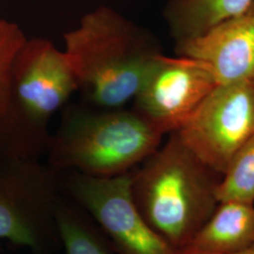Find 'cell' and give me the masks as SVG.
I'll use <instances>...</instances> for the list:
<instances>
[{"instance_id": "1", "label": "cell", "mask_w": 254, "mask_h": 254, "mask_svg": "<svg viewBox=\"0 0 254 254\" xmlns=\"http://www.w3.org/2000/svg\"><path fill=\"white\" fill-rule=\"evenodd\" d=\"M221 177L173 132L130 173V194L147 224L182 252L217 208Z\"/></svg>"}, {"instance_id": "2", "label": "cell", "mask_w": 254, "mask_h": 254, "mask_svg": "<svg viewBox=\"0 0 254 254\" xmlns=\"http://www.w3.org/2000/svg\"><path fill=\"white\" fill-rule=\"evenodd\" d=\"M64 40L78 91L102 109L133 100L160 54L147 32L107 6L86 13Z\"/></svg>"}, {"instance_id": "3", "label": "cell", "mask_w": 254, "mask_h": 254, "mask_svg": "<svg viewBox=\"0 0 254 254\" xmlns=\"http://www.w3.org/2000/svg\"><path fill=\"white\" fill-rule=\"evenodd\" d=\"M75 91L77 81L65 52L47 39H27L14 60L0 120V163L46 154L50 121Z\"/></svg>"}, {"instance_id": "4", "label": "cell", "mask_w": 254, "mask_h": 254, "mask_svg": "<svg viewBox=\"0 0 254 254\" xmlns=\"http://www.w3.org/2000/svg\"><path fill=\"white\" fill-rule=\"evenodd\" d=\"M163 136L133 109L73 107L51 136L47 164L60 173L120 176L154 153Z\"/></svg>"}, {"instance_id": "5", "label": "cell", "mask_w": 254, "mask_h": 254, "mask_svg": "<svg viewBox=\"0 0 254 254\" xmlns=\"http://www.w3.org/2000/svg\"><path fill=\"white\" fill-rule=\"evenodd\" d=\"M64 173L40 159L0 163V241L49 254L62 247L57 214Z\"/></svg>"}, {"instance_id": "6", "label": "cell", "mask_w": 254, "mask_h": 254, "mask_svg": "<svg viewBox=\"0 0 254 254\" xmlns=\"http://www.w3.org/2000/svg\"><path fill=\"white\" fill-rule=\"evenodd\" d=\"M66 173L65 196L95 221L115 254H182L138 213L130 194V173L115 177Z\"/></svg>"}, {"instance_id": "7", "label": "cell", "mask_w": 254, "mask_h": 254, "mask_svg": "<svg viewBox=\"0 0 254 254\" xmlns=\"http://www.w3.org/2000/svg\"><path fill=\"white\" fill-rule=\"evenodd\" d=\"M176 133L201 162L223 174L254 135V82L218 85Z\"/></svg>"}, {"instance_id": "8", "label": "cell", "mask_w": 254, "mask_h": 254, "mask_svg": "<svg viewBox=\"0 0 254 254\" xmlns=\"http://www.w3.org/2000/svg\"><path fill=\"white\" fill-rule=\"evenodd\" d=\"M218 83L199 60L158 55L134 97L133 110L163 135L177 132Z\"/></svg>"}, {"instance_id": "9", "label": "cell", "mask_w": 254, "mask_h": 254, "mask_svg": "<svg viewBox=\"0 0 254 254\" xmlns=\"http://www.w3.org/2000/svg\"><path fill=\"white\" fill-rule=\"evenodd\" d=\"M178 56L208 66L218 85L254 82V11L226 21L199 37L176 43Z\"/></svg>"}, {"instance_id": "10", "label": "cell", "mask_w": 254, "mask_h": 254, "mask_svg": "<svg viewBox=\"0 0 254 254\" xmlns=\"http://www.w3.org/2000/svg\"><path fill=\"white\" fill-rule=\"evenodd\" d=\"M254 241V204L220 201L212 216L182 252L231 254Z\"/></svg>"}, {"instance_id": "11", "label": "cell", "mask_w": 254, "mask_h": 254, "mask_svg": "<svg viewBox=\"0 0 254 254\" xmlns=\"http://www.w3.org/2000/svg\"><path fill=\"white\" fill-rule=\"evenodd\" d=\"M254 0H169L164 15L176 43L200 36L252 8Z\"/></svg>"}, {"instance_id": "12", "label": "cell", "mask_w": 254, "mask_h": 254, "mask_svg": "<svg viewBox=\"0 0 254 254\" xmlns=\"http://www.w3.org/2000/svg\"><path fill=\"white\" fill-rule=\"evenodd\" d=\"M57 223L64 254H115L95 221L66 196L58 209Z\"/></svg>"}, {"instance_id": "13", "label": "cell", "mask_w": 254, "mask_h": 254, "mask_svg": "<svg viewBox=\"0 0 254 254\" xmlns=\"http://www.w3.org/2000/svg\"><path fill=\"white\" fill-rule=\"evenodd\" d=\"M217 194L219 202L236 200L254 204V135L230 161Z\"/></svg>"}, {"instance_id": "14", "label": "cell", "mask_w": 254, "mask_h": 254, "mask_svg": "<svg viewBox=\"0 0 254 254\" xmlns=\"http://www.w3.org/2000/svg\"><path fill=\"white\" fill-rule=\"evenodd\" d=\"M26 40L17 24L0 19V120L7 109L14 60Z\"/></svg>"}, {"instance_id": "15", "label": "cell", "mask_w": 254, "mask_h": 254, "mask_svg": "<svg viewBox=\"0 0 254 254\" xmlns=\"http://www.w3.org/2000/svg\"><path fill=\"white\" fill-rule=\"evenodd\" d=\"M181 253L182 254H199V253H191V252H181ZM231 254H254V241L251 245L242 249L241 251H238L236 253Z\"/></svg>"}, {"instance_id": "16", "label": "cell", "mask_w": 254, "mask_h": 254, "mask_svg": "<svg viewBox=\"0 0 254 254\" xmlns=\"http://www.w3.org/2000/svg\"><path fill=\"white\" fill-rule=\"evenodd\" d=\"M249 11H254V3L253 4V6H252V8L250 9V10Z\"/></svg>"}]
</instances>
